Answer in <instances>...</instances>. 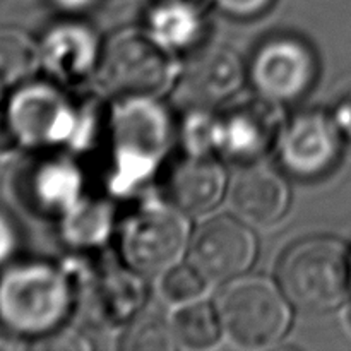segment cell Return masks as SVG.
Instances as JSON below:
<instances>
[{
    "label": "cell",
    "mask_w": 351,
    "mask_h": 351,
    "mask_svg": "<svg viewBox=\"0 0 351 351\" xmlns=\"http://www.w3.org/2000/svg\"><path fill=\"white\" fill-rule=\"evenodd\" d=\"M345 324H346V329H348V331L351 332V304H350L348 311H346V314H345Z\"/></svg>",
    "instance_id": "44dd1931"
},
{
    "label": "cell",
    "mask_w": 351,
    "mask_h": 351,
    "mask_svg": "<svg viewBox=\"0 0 351 351\" xmlns=\"http://www.w3.org/2000/svg\"><path fill=\"white\" fill-rule=\"evenodd\" d=\"M177 345L189 350H204L216 345L221 335V319L216 308L204 302H189L171 319Z\"/></svg>",
    "instance_id": "5bb4252c"
},
{
    "label": "cell",
    "mask_w": 351,
    "mask_h": 351,
    "mask_svg": "<svg viewBox=\"0 0 351 351\" xmlns=\"http://www.w3.org/2000/svg\"><path fill=\"white\" fill-rule=\"evenodd\" d=\"M17 247L16 226L5 213L0 211V264L5 263Z\"/></svg>",
    "instance_id": "d6986e66"
},
{
    "label": "cell",
    "mask_w": 351,
    "mask_h": 351,
    "mask_svg": "<svg viewBox=\"0 0 351 351\" xmlns=\"http://www.w3.org/2000/svg\"><path fill=\"white\" fill-rule=\"evenodd\" d=\"M256 250V237L243 223L219 216L195 233L189 263L208 281L235 280L252 266Z\"/></svg>",
    "instance_id": "8992f818"
},
{
    "label": "cell",
    "mask_w": 351,
    "mask_h": 351,
    "mask_svg": "<svg viewBox=\"0 0 351 351\" xmlns=\"http://www.w3.org/2000/svg\"><path fill=\"white\" fill-rule=\"evenodd\" d=\"M187 239L189 225L180 209H144L127 221L122 249L134 269L158 274L175 266Z\"/></svg>",
    "instance_id": "5b68a950"
},
{
    "label": "cell",
    "mask_w": 351,
    "mask_h": 351,
    "mask_svg": "<svg viewBox=\"0 0 351 351\" xmlns=\"http://www.w3.org/2000/svg\"><path fill=\"white\" fill-rule=\"evenodd\" d=\"M64 308V285L48 266L19 264L0 276V324L12 335L29 338L47 332Z\"/></svg>",
    "instance_id": "277c9868"
},
{
    "label": "cell",
    "mask_w": 351,
    "mask_h": 351,
    "mask_svg": "<svg viewBox=\"0 0 351 351\" xmlns=\"http://www.w3.org/2000/svg\"><path fill=\"white\" fill-rule=\"evenodd\" d=\"M281 290L304 312L321 314L346 298L351 280L348 250L332 237H311L285 252L278 269Z\"/></svg>",
    "instance_id": "6da1fadb"
},
{
    "label": "cell",
    "mask_w": 351,
    "mask_h": 351,
    "mask_svg": "<svg viewBox=\"0 0 351 351\" xmlns=\"http://www.w3.org/2000/svg\"><path fill=\"white\" fill-rule=\"evenodd\" d=\"M173 65L165 45L141 31L113 34L101 51L98 77L103 88L125 98H154L170 86Z\"/></svg>",
    "instance_id": "3957f363"
},
{
    "label": "cell",
    "mask_w": 351,
    "mask_h": 351,
    "mask_svg": "<svg viewBox=\"0 0 351 351\" xmlns=\"http://www.w3.org/2000/svg\"><path fill=\"white\" fill-rule=\"evenodd\" d=\"M232 206L254 225H273L290 204V189L281 175L267 167H250L240 173L232 189Z\"/></svg>",
    "instance_id": "8fae6325"
},
{
    "label": "cell",
    "mask_w": 351,
    "mask_h": 351,
    "mask_svg": "<svg viewBox=\"0 0 351 351\" xmlns=\"http://www.w3.org/2000/svg\"><path fill=\"white\" fill-rule=\"evenodd\" d=\"M336 123H338L343 136H345L346 139H348V143L351 144V93L343 99L338 112H336Z\"/></svg>",
    "instance_id": "ffe728a7"
},
{
    "label": "cell",
    "mask_w": 351,
    "mask_h": 351,
    "mask_svg": "<svg viewBox=\"0 0 351 351\" xmlns=\"http://www.w3.org/2000/svg\"><path fill=\"white\" fill-rule=\"evenodd\" d=\"M281 158L300 177L328 171L339 153V127L321 112H305L293 119L280 139Z\"/></svg>",
    "instance_id": "ba28073f"
},
{
    "label": "cell",
    "mask_w": 351,
    "mask_h": 351,
    "mask_svg": "<svg viewBox=\"0 0 351 351\" xmlns=\"http://www.w3.org/2000/svg\"><path fill=\"white\" fill-rule=\"evenodd\" d=\"M177 346L171 322L160 312H151L134 322L130 331L123 339V348L127 350H171Z\"/></svg>",
    "instance_id": "2e32d148"
},
{
    "label": "cell",
    "mask_w": 351,
    "mask_h": 351,
    "mask_svg": "<svg viewBox=\"0 0 351 351\" xmlns=\"http://www.w3.org/2000/svg\"><path fill=\"white\" fill-rule=\"evenodd\" d=\"M218 314L225 335L242 348L274 345L291 321L285 291L263 276L235 278L219 297Z\"/></svg>",
    "instance_id": "7a4b0ae2"
},
{
    "label": "cell",
    "mask_w": 351,
    "mask_h": 351,
    "mask_svg": "<svg viewBox=\"0 0 351 351\" xmlns=\"http://www.w3.org/2000/svg\"><path fill=\"white\" fill-rule=\"evenodd\" d=\"M208 283L209 281L191 263L175 264L165 271L161 291L167 300L184 305L197 300L204 293Z\"/></svg>",
    "instance_id": "e0dca14e"
},
{
    "label": "cell",
    "mask_w": 351,
    "mask_h": 351,
    "mask_svg": "<svg viewBox=\"0 0 351 351\" xmlns=\"http://www.w3.org/2000/svg\"><path fill=\"white\" fill-rule=\"evenodd\" d=\"M219 9L237 17H250L267 10L274 0H215Z\"/></svg>",
    "instance_id": "ac0fdd59"
},
{
    "label": "cell",
    "mask_w": 351,
    "mask_h": 351,
    "mask_svg": "<svg viewBox=\"0 0 351 351\" xmlns=\"http://www.w3.org/2000/svg\"><path fill=\"white\" fill-rule=\"evenodd\" d=\"M192 93L202 101L230 98L243 82V64L226 47H211L195 55L187 74Z\"/></svg>",
    "instance_id": "7c38bea8"
},
{
    "label": "cell",
    "mask_w": 351,
    "mask_h": 351,
    "mask_svg": "<svg viewBox=\"0 0 351 351\" xmlns=\"http://www.w3.org/2000/svg\"><path fill=\"white\" fill-rule=\"evenodd\" d=\"M315 75L312 51L295 38H274L261 47L252 64L256 88L269 101H288L304 95Z\"/></svg>",
    "instance_id": "52a82bcc"
},
{
    "label": "cell",
    "mask_w": 351,
    "mask_h": 351,
    "mask_svg": "<svg viewBox=\"0 0 351 351\" xmlns=\"http://www.w3.org/2000/svg\"><path fill=\"white\" fill-rule=\"evenodd\" d=\"M41 65V47L26 31L0 26V98L23 86Z\"/></svg>",
    "instance_id": "4fadbf2b"
},
{
    "label": "cell",
    "mask_w": 351,
    "mask_h": 351,
    "mask_svg": "<svg viewBox=\"0 0 351 351\" xmlns=\"http://www.w3.org/2000/svg\"><path fill=\"white\" fill-rule=\"evenodd\" d=\"M278 134V113L267 101L243 103L215 123V143L237 158L261 156Z\"/></svg>",
    "instance_id": "9c48e42d"
},
{
    "label": "cell",
    "mask_w": 351,
    "mask_h": 351,
    "mask_svg": "<svg viewBox=\"0 0 351 351\" xmlns=\"http://www.w3.org/2000/svg\"><path fill=\"white\" fill-rule=\"evenodd\" d=\"M154 36L163 45H185L194 38L199 23L197 2L192 0H156L153 12Z\"/></svg>",
    "instance_id": "9a60e30c"
},
{
    "label": "cell",
    "mask_w": 351,
    "mask_h": 351,
    "mask_svg": "<svg viewBox=\"0 0 351 351\" xmlns=\"http://www.w3.org/2000/svg\"><path fill=\"white\" fill-rule=\"evenodd\" d=\"M225 187L226 177L221 165L201 154L178 161L168 178L171 204L191 215L211 211L221 201Z\"/></svg>",
    "instance_id": "30bf717a"
}]
</instances>
